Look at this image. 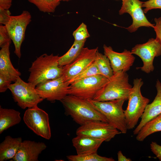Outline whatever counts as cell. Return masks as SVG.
<instances>
[{"label":"cell","instance_id":"obj_1","mask_svg":"<svg viewBox=\"0 0 161 161\" xmlns=\"http://www.w3.org/2000/svg\"><path fill=\"white\" fill-rule=\"evenodd\" d=\"M59 58L58 55L46 53L38 57L29 69L28 82L36 86L41 83L62 76L64 68L59 65Z\"/></svg>","mask_w":161,"mask_h":161},{"label":"cell","instance_id":"obj_2","mask_svg":"<svg viewBox=\"0 0 161 161\" xmlns=\"http://www.w3.org/2000/svg\"><path fill=\"white\" fill-rule=\"evenodd\" d=\"M60 101L64 108L65 114L70 116L80 126L93 121L108 122L106 117L86 100L68 95Z\"/></svg>","mask_w":161,"mask_h":161},{"label":"cell","instance_id":"obj_3","mask_svg":"<svg viewBox=\"0 0 161 161\" xmlns=\"http://www.w3.org/2000/svg\"><path fill=\"white\" fill-rule=\"evenodd\" d=\"M132 87L129 83V76L126 72L118 71L114 73L93 99L98 101L116 99L127 100Z\"/></svg>","mask_w":161,"mask_h":161},{"label":"cell","instance_id":"obj_4","mask_svg":"<svg viewBox=\"0 0 161 161\" xmlns=\"http://www.w3.org/2000/svg\"><path fill=\"white\" fill-rule=\"evenodd\" d=\"M143 82L141 78L134 79L126 109L124 111L128 129L134 128L142 116L150 100L143 96L141 88Z\"/></svg>","mask_w":161,"mask_h":161},{"label":"cell","instance_id":"obj_5","mask_svg":"<svg viewBox=\"0 0 161 161\" xmlns=\"http://www.w3.org/2000/svg\"><path fill=\"white\" fill-rule=\"evenodd\" d=\"M95 109L102 114L110 123L122 134L127 131L123 104L124 99H116L107 101H98L93 99L86 100Z\"/></svg>","mask_w":161,"mask_h":161},{"label":"cell","instance_id":"obj_6","mask_svg":"<svg viewBox=\"0 0 161 161\" xmlns=\"http://www.w3.org/2000/svg\"><path fill=\"white\" fill-rule=\"evenodd\" d=\"M8 89L12 93L14 101L23 109L38 106L44 100L38 93L36 86L24 82L20 76L14 83L10 85Z\"/></svg>","mask_w":161,"mask_h":161},{"label":"cell","instance_id":"obj_7","mask_svg":"<svg viewBox=\"0 0 161 161\" xmlns=\"http://www.w3.org/2000/svg\"><path fill=\"white\" fill-rule=\"evenodd\" d=\"M109 80L100 75L81 79L69 84L68 95L85 100L93 99Z\"/></svg>","mask_w":161,"mask_h":161},{"label":"cell","instance_id":"obj_8","mask_svg":"<svg viewBox=\"0 0 161 161\" xmlns=\"http://www.w3.org/2000/svg\"><path fill=\"white\" fill-rule=\"evenodd\" d=\"M23 120L27 127L38 135L47 140L51 138L48 114L38 106L28 108L24 113Z\"/></svg>","mask_w":161,"mask_h":161},{"label":"cell","instance_id":"obj_9","mask_svg":"<svg viewBox=\"0 0 161 161\" xmlns=\"http://www.w3.org/2000/svg\"><path fill=\"white\" fill-rule=\"evenodd\" d=\"M31 18L29 11L24 10L19 15L11 16L5 25L14 45V53L19 58L21 56V47L24 39L26 29L31 21Z\"/></svg>","mask_w":161,"mask_h":161},{"label":"cell","instance_id":"obj_10","mask_svg":"<svg viewBox=\"0 0 161 161\" xmlns=\"http://www.w3.org/2000/svg\"><path fill=\"white\" fill-rule=\"evenodd\" d=\"M131 52L133 54L138 56L143 62V66L137 68L148 74L154 69V58L161 55V44L156 38H152L145 43L135 45Z\"/></svg>","mask_w":161,"mask_h":161},{"label":"cell","instance_id":"obj_11","mask_svg":"<svg viewBox=\"0 0 161 161\" xmlns=\"http://www.w3.org/2000/svg\"><path fill=\"white\" fill-rule=\"evenodd\" d=\"M69 86L62 76L39 84L36 86V89L43 100L51 102L61 101L68 95Z\"/></svg>","mask_w":161,"mask_h":161},{"label":"cell","instance_id":"obj_12","mask_svg":"<svg viewBox=\"0 0 161 161\" xmlns=\"http://www.w3.org/2000/svg\"><path fill=\"white\" fill-rule=\"evenodd\" d=\"M121 132L108 122L100 121L88 122L80 126L76 134L89 136L98 139H103L109 142Z\"/></svg>","mask_w":161,"mask_h":161},{"label":"cell","instance_id":"obj_13","mask_svg":"<svg viewBox=\"0 0 161 161\" xmlns=\"http://www.w3.org/2000/svg\"><path fill=\"white\" fill-rule=\"evenodd\" d=\"M143 2L139 0H124L122 1V6L119 13L121 15L127 13L131 16L132 23L126 28L130 32H135L141 27L153 28L155 25L151 23L145 16L142 9Z\"/></svg>","mask_w":161,"mask_h":161},{"label":"cell","instance_id":"obj_14","mask_svg":"<svg viewBox=\"0 0 161 161\" xmlns=\"http://www.w3.org/2000/svg\"><path fill=\"white\" fill-rule=\"evenodd\" d=\"M98 47H83L78 57L70 64L64 66L62 76L68 82L91 65L95 61Z\"/></svg>","mask_w":161,"mask_h":161},{"label":"cell","instance_id":"obj_15","mask_svg":"<svg viewBox=\"0 0 161 161\" xmlns=\"http://www.w3.org/2000/svg\"><path fill=\"white\" fill-rule=\"evenodd\" d=\"M103 48L104 54L109 58L114 73L119 71L126 72L133 65L135 57L131 51L125 49L122 52H118L105 44Z\"/></svg>","mask_w":161,"mask_h":161},{"label":"cell","instance_id":"obj_16","mask_svg":"<svg viewBox=\"0 0 161 161\" xmlns=\"http://www.w3.org/2000/svg\"><path fill=\"white\" fill-rule=\"evenodd\" d=\"M47 148L45 144L30 140L22 141L14 161H38L39 154Z\"/></svg>","mask_w":161,"mask_h":161},{"label":"cell","instance_id":"obj_17","mask_svg":"<svg viewBox=\"0 0 161 161\" xmlns=\"http://www.w3.org/2000/svg\"><path fill=\"white\" fill-rule=\"evenodd\" d=\"M155 86L157 95L153 101L148 104L141 116L140 123L133 132L137 135L142 127L148 122L161 114V83L158 79Z\"/></svg>","mask_w":161,"mask_h":161},{"label":"cell","instance_id":"obj_18","mask_svg":"<svg viewBox=\"0 0 161 161\" xmlns=\"http://www.w3.org/2000/svg\"><path fill=\"white\" fill-rule=\"evenodd\" d=\"M104 141H105L104 139L96 138L83 135H77L72 140L73 145L78 155L97 152L98 149Z\"/></svg>","mask_w":161,"mask_h":161},{"label":"cell","instance_id":"obj_19","mask_svg":"<svg viewBox=\"0 0 161 161\" xmlns=\"http://www.w3.org/2000/svg\"><path fill=\"white\" fill-rule=\"evenodd\" d=\"M11 41L2 47L0 50V75L15 82L21 75L13 66L10 58L9 47Z\"/></svg>","mask_w":161,"mask_h":161},{"label":"cell","instance_id":"obj_20","mask_svg":"<svg viewBox=\"0 0 161 161\" xmlns=\"http://www.w3.org/2000/svg\"><path fill=\"white\" fill-rule=\"evenodd\" d=\"M22 141L21 137L13 138L9 135L5 137L0 144V161L12 159L17 152Z\"/></svg>","mask_w":161,"mask_h":161},{"label":"cell","instance_id":"obj_21","mask_svg":"<svg viewBox=\"0 0 161 161\" xmlns=\"http://www.w3.org/2000/svg\"><path fill=\"white\" fill-rule=\"evenodd\" d=\"M20 113L13 109L0 107V134L9 128L18 124L21 118Z\"/></svg>","mask_w":161,"mask_h":161},{"label":"cell","instance_id":"obj_22","mask_svg":"<svg viewBox=\"0 0 161 161\" xmlns=\"http://www.w3.org/2000/svg\"><path fill=\"white\" fill-rule=\"evenodd\" d=\"M161 131V114L147 123L137 134L136 140L143 141L149 135Z\"/></svg>","mask_w":161,"mask_h":161},{"label":"cell","instance_id":"obj_23","mask_svg":"<svg viewBox=\"0 0 161 161\" xmlns=\"http://www.w3.org/2000/svg\"><path fill=\"white\" fill-rule=\"evenodd\" d=\"M86 41H74L69 50L64 55L60 56L58 61L59 65L65 66L73 61L80 55L84 47Z\"/></svg>","mask_w":161,"mask_h":161},{"label":"cell","instance_id":"obj_24","mask_svg":"<svg viewBox=\"0 0 161 161\" xmlns=\"http://www.w3.org/2000/svg\"><path fill=\"white\" fill-rule=\"evenodd\" d=\"M101 75L110 79L113 75V70L109 58L104 54L97 52L94 61Z\"/></svg>","mask_w":161,"mask_h":161},{"label":"cell","instance_id":"obj_25","mask_svg":"<svg viewBox=\"0 0 161 161\" xmlns=\"http://www.w3.org/2000/svg\"><path fill=\"white\" fill-rule=\"evenodd\" d=\"M27 0L35 5L40 11L48 13H54L60 3L58 0Z\"/></svg>","mask_w":161,"mask_h":161},{"label":"cell","instance_id":"obj_26","mask_svg":"<svg viewBox=\"0 0 161 161\" xmlns=\"http://www.w3.org/2000/svg\"><path fill=\"white\" fill-rule=\"evenodd\" d=\"M69 161H114L112 158L100 156L97 152L83 155H69L67 156Z\"/></svg>","mask_w":161,"mask_h":161},{"label":"cell","instance_id":"obj_27","mask_svg":"<svg viewBox=\"0 0 161 161\" xmlns=\"http://www.w3.org/2000/svg\"><path fill=\"white\" fill-rule=\"evenodd\" d=\"M100 75L94 62L91 65L71 79L68 83H71L92 76Z\"/></svg>","mask_w":161,"mask_h":161},{"label":"cell","instance_id":"obj_28","mask_svg":"<svg viewBox=\"0 0 161 161\" xmlns=\"http://www.w3.org/2000/svg\"><path fill=\"white\" fill-rule=\"evenodd\" d=\"M74 41H86L90 36L88 31L86 25L82 23L73 32Z\"/></svg>","mask_w":161,"mask_h":161},{"label":"cell","instance_id":"obj_29","mask_svg":"<svg viewBox=\"0 0 161 161\" xmlns=\"http://www.w3.org/2000/svg\"><path fill=\"white\" fill-rule=\"evenodd\" d=\"M142 7L145 8L143 10L145 13L153 9H161V0H148L143 2Z\"/></svg>","mask_w":161,"mask_h":161},{"label":"cell","instance_id":"obj_30","mask_svg":"<svg viewBox=\"0 0 161 161\" xmlns=\"http://www.w3.org/2000/svg\"><path fill=\"white\" fill-rule=\"evenodd\" d=\"M5 25H0V47H1L7 42L11 41Z\"/></svg>","mask_w":161,"mask_h":161},{"label":"cell","instance_id":"obj_31","mask_svg":"<svg viewBox=\"0 0 161 161\" xmlns=\"http://www.w3.org/2000/svg\"><path fill=\"white\" fill-rule=\"evenodd\" d=\"M12 82L10 79L0 75V92H4L6 91Z\"/></svg>","mask_w":161,"mask_h":161},{"label":"cell","instance_id":"obj_32","mask_svg":"<svg viewBox=\"0 0 161 161\" xmlns=\"http://www.w3.org/2000/svg\"><path fill=\"white\" fill-rule=\"evenodd\" d=\"M11 13L9 10L0 9V24L6 25L9 21Z\"/></svg>","mask_w":161,"mask_h":161},{"label":"cell","instance_id":"obj_33","mask_svg":"<svg viewBox=\"0 0 161 161\" xmlns=\"http://www.w3.org/2000/svg\"><path fill=\"white\" fill-rule=\"evenodd\" d=\"M154 21L155 24L153 28L156 34V39L161 44V17L155 18Z\"/></svg>","mask_w":161,"mask_h":161},{"label":"cell","instance_id":"obj_34","mask_svg":"<svg viewBox=\"0 0 161 161\" xmlns=\"http://www.w3.org/2000/svg\"><path fill=\"white\" fill-rule=\"evenodd\" d=\"M151 151L161 161V145L158 144L155 142H152L150 145Z\"/></svg>","mask_w":161,"mask_h":161},{"label":"cell","instance_id":"obj_35","mask_svg":"<svg viewBox=\"0 0 161 161\" xmlns=\"http://www.w3.org/2000/svg\"><path fill=\"white\" fill-rule=\"evenodd\" d=\"M12 0H0V9L9 10L12 5Z\"/></svg>","mask_w":161,"mask_h":161},{"label":"cell","instance_id":"obj_36","mask_svg":"<svg viewBox=\"0 0 161 161\" xmlns=\"http://www.w3.org/2000/svg\"><path fill=\"white\" fill-rule=\"evenodd\" d=\"M117 158L118 161H131L129 158L126 157L123 154L121 151H119L117 153Z\"/></svg>","mask_w":161,"mask_h":161},{"label":"cell","instance_id":"obj_37","mask_svg":"<svg viewBox=\"0 0 161 161\" xmlns=\"http://www.w3.org/2000/svg\"><path fill=\"white\" fill-rule=\"evenodd\" d=\"M60 1H68L71 0H58Z\"/></svg>","mask_w":161,"mask_h":161},{"label":"cell","instance_id":"obj_38","mask_svg":"<svg viewBox=\"0 0 161 161\" xmlns=\"http://www.w3.org/2000/svg\"><path fill=\"white\" fill-rule=\"evenodd\" d=\"M122 1H123L124 0H121Z\"/></svg>","mask_w":161,"mask_h":161}]
</instances>
